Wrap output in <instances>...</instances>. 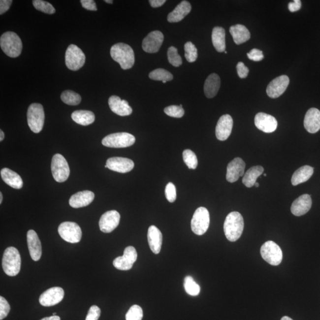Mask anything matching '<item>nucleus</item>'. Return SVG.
<instances>
[{
  "mask_svg": "<svg viewBox=\"0 0 320 320\" xmlns=\"http://www.w3.org/2000/svg\"><path fill=\"white\" fill-rule=\"evenodd\" d=\"M246 163L240 158H235L228 165L226 170V179L230 183L237 182L240 177L243 176L245 170Z\"/></svg>",
  "mask_w": 320,
  "mask_h": 320,
  "instance_id": "nucleus-19",
  "label": "nucleus"
},
{
  "mask_svg": "<svg viewBox=\"0 0 320 320\" xmlns=\"http://www.w3.org/2000/svg\"><path fill=\"white\" fill-rule=\"evenodd\" d=\"M10 311L8 302L2 296H0V320H2L8 316Z\"/></svg>",
  "mask_w": 320,
  "mask_h": 320,
  "instance_id": "nucleus-46",
  "label": "nucleus"
},
{
  "mask_svg": "<svg viewBox=\"0 0 320 320\" xmlns=\"http://www.w3.org/2000/svg\"><path fill=\"white\" fill-rule=\"evenodd\" d=\"M58 233L66 242L79 243L82 237V231L77 224L73 222L61 223L58 227Z\"/></svg>",
  "mask_w": 320,
  "mask_h": 320,
  "instance_id": "nucleus-11",
  "label": "nucleus"
},
{
  "mask_svg": "<svg viewBox=\"0 0 320 320\" xmlns=\"http://www.w3.org/2000/svg\"><path fill=\"white\" fill-rule=\"evenodd\" d=\"M263 175H264V176H265V177L267 176V174H264Z\"/></svg>",
  "mask_w": 320,
  "mask_h": 320,
  "instance_id": "nucleus-60",
  "label": "nucleus"
},
{
  "mask_svg": "<svg viewBox=\"0 0 320 320\" xmlns=\"http://www.w3.org/2000/svg\"><path fill=\"white\" fill-rule=\"evenodd\" d=\"M163 40L164 35L161 32L159 31L151 32L142 41V49L147 53H156L161 48Z\"/></svg>",
  "mask_w": 320,
  "mask_h": 320,
  "instance_id": "nucleus-12",
  "label": "nucleus"
},
{
  "mask_svg": "<svg viewBox=\"0 0 320 320\" xmlns=\"http://www.w3.org/2000/svg\"><path fill=\"white\" fill-rule=\"evenodd\" d=\"M2 264L5 274L10 276L18 275L21 268V257L18 250L14 247L5 249Z\"/></svg>",
  "mask_w": 320,
  "mask_h": 320,
  "instance_id": "nucleus-4",
  "label": "nucleus"
},
{
  "mask_svg": "<svg viewBox=\"0 0 320 320\" xmlns=\"http://www.w3.org/2000/svg\"><path fill=\"white\" fill-rule=\"evenodd\" d=\"M4 138V133L2 130H0V141L3 140Z\"/></svg>",
  "mask_w": 320,
  "mask_h": 320,
  "instance_id": "nucleus-55",
  "label": "nucleus"
},
{
  "mask_svg": "<svg viewBox=\"0 0 320 320\" xmlns=\"http://www.w3.org/2000/svg\"><path fill=\"white\" fill-rule=\"evenodd\" d=\"M301 7V1L300 0H294L293 2H290L288 4V9L290 12H295L300 10Z\"/></svg>",
  "mask_w": 320,
  "mask_h": 320,
  "instance_id": "nucleus-52",
  "label": "nucleus"
},
{
  "mask_svg": "<svg viewBox=\"0 0 320 320\" xmlns=\"http://www.w3.org/2000/svg\"><path fill=\"white\" fill-rule=\"evenodd\" d=\"M95 199V194L89 191L77 192L69 199V203L71 207L80 208L90 204Z\"/></svg>",
  "mask_w": 320,
  "mask_h": 320,
  "instance_id": "nucleus-23",
  "label": "nucleus"
},
{
  "mask_svg": "<svg viewBox=\"0 0 320 320\" xmlns=\"http://www.w3.org/2000/svg\"><path fill=\"white\" fill-rule=\"evenodd\" d=\"M314 173V168L309 165H304L299 168L293 173L291 183L293 186H296L308 181Z\"/></svg>",
  "mask_w": 320,
  "mask_h": 320,
  "instance_id": "nucleus-31",
  "label": "nucleus"
},
{
  "mask_svg": "<svg viewBox=\"0 0 320 320\" xmlns=\"http://www.w3.org/2000/svg\"><path fill=\"white\" fill-rule=\"evenodd\" d=\"M167 57L168 62L174 66L178 67V66L182 65V58L178 54L177 48L174 47V46H171V47L168 48L167 51Z\"/></svg>",
  "mask_w": 320,
  "mask_h": 320,
  "instance_id": "nucleus-39",
  "label": "nucleus"
},
{
  "mask_svg": "<svg viewBox=\"0 0 320 320\" xmlns=\"http://www.w3.org/2000/svg\"><path fill=\"white\" fill-rule=\"evenodd\" d=\"M312 206V199L309 194H305L299 196L291 206V212L296 217H300L307 214Z\"/></svg>",
  "mask_w": 320,
  "mask_h": 320,
  "instance_id": "nucleus-24",
  "label": "nucleus"
},
{
  "mask_svg": "<svg viewBox=\"0 0 320 320\" xmlns=\"http://www.w3.org/2000/svg\"><path fill=\"white\" fill-rule=\"evenodd\" d=\"M164 112L165 114L170 116V117L176 118H182L185 114V110L182 107L175 105L165 107Z\"/></svg>",
  "mask_w": 320,
  "mask_h": 320,
  "instance_id": "nucleus-43",
  "label": "nucleus"
},
{
  "mask_svg": "<svg viewBox=\"0 0 320 320\" xmlns=\"http://www.w3.org/2000/svg\"><path fill=\"white\" fill-rule=\"evenodd\" d=\"M101 314V310L96 305H93L90 307L86 320H98Z\"/></svg>",
  "mask_w": 320,
  "mask_h": 320,
  "instance_id": "nucleus-47",
  "label": "nucleus"
},
{
  "mask_svg": "<svg viewBox=\"0 0 320 320\" xmlns=\"http://www.w3.org/2000/svg\"><path fill=\"white\" fill-rule=\"evenodd\" d=\"M185 291L191 296H195L199 294L200 288L191 276H186L184 280Z\"/></svg>",
  "mask_w": 320,
  "mask_h": 320,
  "instance_id": "nucleus-36",
  "label": "nucleus"
},
{
  "mask_svg": "<svg viewBox=\"0 0 320 320\" xmlns=\"http://www.w3.org/2000/svg\"><path fill=\"white\" fill-rule=\"evenodd\" d=\"M185 56L189 63H193L197 58V49L193 43L188 42L185 45Z\"/></svg>",
  "mask_w": 320,
  "mask_h": 320,
  "instance_id": "nucleus-40",
  "label": "nucleus"
},
{
  "mask_svg": "<svg viewBox=\"0 0 320 320\" xmlns=\"http://www.w3.org/2000/svg\"><path fill=\"white\" fill-rule=\"evenodd\" d=\"M263 171L264 168L260 165L249 168L243 177V184L249 188L253 187L255 186L258 177L263 174Z\"/></svg>",
  "mask_w": 320,
  "mask_h": 320,
  "instance_id": "nucleus-33",
  "label": "nucleus"
},
{
  "mask_svg": "<svg viewBox=\"0 0 320 320\" xmlns=\"http://www.w3.org/2000/svg\"><path fill=\"white\" fill-rule=\"evenodd\" d=\"M109 105L113 113L119 116H126L132 114V109L128 101L122 100L117 96H112L109 98Z\"/></svg>",
  "mask_w": 320,
  "mask_h": 320,
  "instance_id": "nucleus-21",
  "label": "nucleus"
},
{
  "mask_svg": "<svg viewBox=\"0 0 320 320\" xmlns=\"http://www.w3.org/2000/svg\"><path fill=\"white\" fill-rule=\"evenodd\" d=\"M221 86V80L219 75L217 74L209 75L205 82L204 93L206 97L213 98L217 95Z\"/></svg>",
  "mask_w": 320,
  "mask_h": 320,
  "instance_id": "nucleus-27",
  "label": "nucleus"
},
{
  "mask_svg": "<svg viewBox=\"0 0 320 320\" xmlns=\"http://www.w3.org/2000/svg\"><path fill=\"white\" fill-rule=\"evenodd\" d=\"M71 118L77 124L83 126H87L95 121L94 113L89 110H76L72 113Z\"/></svg>",
  "mask_w": 320,
  "mask_h": 320,
  "instance_id": "nucleus-32",
  "label": "nucleus"
},
{
  "mask_svg": "<svg viewBox=\"0 0 320 320\" xmlns=\"http://www.w3.org/2000/svg\"><path fill=\"white\" fill-rule=\"evenodd\" d=\"M28 124L32 131L39 133L43 129L45 122L44 109L42 104L32 103L27 113Z\"/></svg>",
  "mask_w": 320,
  "mask_h": 320,
  "instance_id": "nucleus-5",
  "label": "nucleus"
},
{
  "mask_svg": "<svg viewBox=\"0 0 320 320\" xmlns=\"http://www.w3.org/2000/svg\"><path fill=\"white\" fill-rule=\"evenodd\" d=\"M2 202V194L1 192H0V203H1Z\"/></svg>",
  "mask_w": 320,
  "mask_h": 320,
  "instance_id": "nucleus-57",
  "label": "nucleus"
},
{
  "mask_svg": "<svg viewBox=\"0 0 320 320\" xmlns=\"http://www.w3.org/2000/svg\"><path fill=\"white\" fill-rule=\"evenodd\" d=\"M143 311L138 305H133L126 314V320H142Z\"/></svg>",
  "mask_w": 320,
  "mask_h": 320,
  "instance_id": "nucleus-41",
  "label": "nucleus"
},
{
  "mask_svg": "<svg viewBox=\"0 0 320 320\" xmlns=\"http://www.w3.org/2000/svg\"><path fill=\"white\" fill-rule=\"evenodd\" d=\"M110 55L112 59L120 64L123 69L131 68L135 63V54L129 45L118 43L112 46Z\"/></svg>",
  "mask_w": 320,
  "mask_h": 320,
  "instance_id": "nucleus-1",
  "label": "nucleus"
},
{
  "mask_svg": "<svg viewBox=\"0 0 320 320\" xmlns=\"http://www.w3.org/2000/svg\"><path fill=\"white\" fill-rule=\"evenodd\" d=\"M247 57L250 60L257 61V62L263 60L264 58L263 52L257 49H253L249 53L247 54Z\"/></svg>",
  "mask_w": 320,
  "mask_h": 320,
  "instance_id": "nucleus-48",
  "label": "nucleus"
},
{
  "mask_svg": "<svg viewBox=\"0 0 320 320\" xmlns=\"http://www.w3.org/2000/svg\"><path fill=\"white\" fill-rule=\"evenodd\" d=\"M123 256L130 263L133 264L137 259L138 255L134 247L128 246L125 249Z\"/></svg>",
  "mask_w": 320,
  "mask_h": 320,
  "instance_id": "nucleus-45",
  "label": "nucleus"
},
{
  "mask_svg": "<svg viewBox=\"0 0 320 320\" xmlns=\"http://www.w3.org/2000/svg\"><path fill=\"white\" fill-rule=\"evenodd\" d=\"M165 194L167 199L171 203L175 201L176 199V189L172 183H168L165 187Z\"/></svg>",
  "mask_w": 320,
  "mask_h": 320,
  "instance_id": "nucleus-44",
  "label": "nucleus"
},
{
  "mask_svg": "<svg viewBox=\"0 0 320 320\" xmlns=\"http://www.w3.org/2000/svg\"><path fill=\"white\" fill-rule=\"evenodd\" d=\"M244 220L239 212H232L226 217L224 224L225 237L229 241H236L242 235L244 229Z\"/></svg>",
  "mask_w": 320,
  "mask_h": 320,
  "instance_id": "nucleus-2",
  "label": "nucleus"
},
{
  "mask_svg": "<svg viewBox=\"0 0 320 320\" xmlns=\"http://www.w3.org/2000/svg\"><path fill=\"white\" fill-rule=\"evenodd\" d=\"M0 46L7 56L17 58L22 53V42L19 36L13 32H7L0 37Z\"/></svg>",
  "mask_w": 320,
  "mask_h": 320,
  "instance_id": "nucleus-3",
  "label": "nucleus"
},
{
  "mask_svg": "<svg viewBox=\"0 0 320 320\" xmlns=\"http://www.w3.org/2000/svg\"><path fill=\"white\" fill-rule=\"evenodd\" d=\"M260 253L263 259L272 266L279 265L283 258L280 247L272 241H267L261 246Z\"/></svg>",
  "mask_w": 320,
  "mask_h": 320,
  "instance_id": "nucleus-9",
  "label": "nucleus"
},
{
  "mask_svg": "<svg viewBox=\"0 0 320 320\" xmlns=\"http://www.w3.org/2000/svg\"><path fill=\"white\" fill-rule=\"evenodd\" d=\"M135 136L127 132L112 133L105 136L101 143L110 148H126L135 143Z\"/></svg>",
  "mask_w": 320,
  "mask_h": 320,
  "instance_id": "nucleus-8",
  "label": "nucleus"
},
{
  "mask_svg": "<svg viewBox=\"0 0 320 320\" xmlns=\"http://www.w3.org/2000/svg\"><path fill=\"white\" fill-rule=\"evenodd\" d=\"M255 186H256V188H258V186H259V183H257V182H256V183H255Z\"/></svg>",
  "mask_w": 320,
  "mask_h": 320,
  "instance_id": "nucleus-59",
  "label": "nucleus"
},
{
  "mask_svg": "<svg viewBox=\"0 0 320 320\" xmlns=\"http://www.w3.org/2000/svg\"><path fill=\"white\" fill-rule=\"evenodd\" d=\"M150 79L156 81H162V83H166L173 79V75L167 70L162 68H158L151 71L149 74Z\"/></svg>",
  "mask_w": 320,
  "mask_h": 320,
  "instance_id": "nucleus-35",
  "label": "nucleus"
},
{
  "mask_svg": "<svg viewBox=\"0 0 320 320\" xmlns=\"http://www.w3.org/2000/svg\"><path fill=\"white\" fill-rule=\"evenodd\" d=\"M210 223V215L207 209L199 207L194 212L191 221V228L194 234H204L207 231Z\"/></svg>",
  "mask_w": 320,
  "mask_h": 320,
  "instance_id": "nucleus-7",
  "label": "nucleus"
},
{
  "mask_svg": "<svg viewBox=\"0 0 320 320\" xmlns=\"http://www.w3.org/2000/svg\"><path fill=\"white\" fill-rule=\"evenodd\" d=\"M281 320H293L292 319H290V317L285 316L282 317Z\"/></svg>",
  "mask_w": 320,
  "mask_h": 320,
  "instance_id": "nucleus-56",
  "label": "nucleus"
},
{
  "mask_svg": "<svg viewBox=\"0 0 320 320\" xmlns=\"http://www.w3.org/2000/svg\"><path fill=\"white\" fill-rule=\"evenodd\" d=\"M148 241L151 251L158 255L161 251L162 243V235L160 229L156 226L151 225L148 228Z\"/></svg>",
  "mask_w": 320,
  "mask_h": 320,
  "instance_id": "nucleus-25",
  "label": "nucleus"
},
{
  "mask_svg": "<svg viewBox=\"0 0 320 320\" xmlns=\"http://www.w3.org/2000/svg\"><path fill=\"white\" fill-rule=\"evenodd\" d=\"M64 297V290L62 288H49L40 296V304L44 307H52L59 304Z\"/></svg>",
  "mask_w": 320,
  "mask_h": 320,
  "instance_id": "nucleus-13",
  "label": "nucleus"
},
{
  "mask_svg": "<svg viewBox=\"0 0 320 320\" xmlns=\"http://www.w3.org/2000/svg\"><path fill=\"white\" fill-rule=\"evenodd\" d=\"M106 165L110 170L121 173H126L134 167L132 160L124 157H112L107 160Z\"/></svg>",
  "mask_w": 320,
  "mask_h": 320,
  "instance_id": "nucleus-17",
  "label": "nucleus"
},
{
  "mask_svg": "<svg viewBox=\"0 0 320 320\" xmlns=\"http://www.w3.org/2000/svg\"><path fill=\"white\" fill-rule=\"evenodd\" d=\"M304 127L308 132L315 133L320 129V111L316 108L308 110L304 118Z\"/></svg>",
  "mask_w": 320,
  "mask_h": 320,
  "instance_id": "nucleus-22",
  "label": "nucleus"
},
{
  "mask_svg": "<svg viewBox=\"0 0 320 320\" xmlns=\"http://www.w3.org/2000/svg\"><path fill=\"white\" fill-rule=\"evenodd\" d=\"M65 64L72 71H77L83 67L86 61L83 52L77 45H70L65 52Z\"/></svg>",
  "mask_w": 320,
  "mask_h": 320,
  "instance_id": "nucleus-10",
  "label": "nucleus"
},
{
  "mask_svg": "<svg viewBox=\"0 0 320 320\" xmlns=\"http://www.w3.org/2000/svg\"><path fill=\"white\" fill-rule=\"evenodd\" d=\"M233 120L230 115H225L221 116L216 127L215 133L218 140L225 141L231 135Z\"/></svg>",
  "mask_w": 320,
  "mask_h": 320,
  "instance_id": "nucleus-18",
  "label": "nucleus"
},
{
  "mask_svg": "<svg viewBox=\"0 0 320 320\" xmlns=\"http://www.w3.org/2000/svg\"><path fill=\"white\" fill-rule=\"evenodd\" d=\"M183 161L190 169H196L198 164L196 154L191 150H186L183 153Z\"/></svg>",
  "mask_w": 320,
  "mask_h": 320,
  "instance_id": "nucleus-37",
  "label": "nucleus"
},
{
  "mask_svg": "<svg viewBox=\"0 0 320 320\" xmlns=\"http://www.w3.org/2000/svg\"><path fill=\"white\" fill-rule=\"evenodd\" d=\"M229 32L233 38L235 44L240 45L248 41L250 39V33L246 26L241 25L232 26L229 29Z\"/></svg>",
  "mask_w": 320,
  "mask_h": 320,
  "instance_id": "nucleus-29",
  "label": "nucleus"
},
{
  "mask_svg": "<svg viewBox=\"0 0 320 320\" xmlns=\"http://www.w3.org/2000/svg\"><path fill=\"white\" fill-rule=\"evenodd\" d=\"M212 41L215 49L218 52L225 51V31L223 28L215 27L212 31Z\"/></svg>",
  "mask_w": 320,
  "mask_h": 320,
  "instance_id": "nucleus-30",
  "label": "nucleus"
},
{
  "mask_svg": "<svg viewBox=\"0 0 320 320\" xmlns=\"http://www.w3.org/2000/svg\"><path fill=\"white\" fill-rule=\"evenodd\" d=\"M289 78L287 75H282L273 80L267 87L266 92L269 97L276 98L284 94L289 86Z\"/></svg>",
  "mask_w": 320,
  "mask_h": 320,
  "instance_id": "nucleus-14",
  "label": "nucleus"
},
{
  "mask_svg": "<svg viewBox=\"0 0 320 320\" xmlns=\"http://www.w3.org/2000/svg\"><path fill=\"white\" fill-rule=\"evenodd\" d=\"M255 124L258 129L265 133L273 132L278 127V122L275 117L262 112L256 115Z\"/></svg>",
  "mask_w": 320,
  "mask_h": 320,
  "instance_id": "nucleus-16",
  "label": "nucleus"
},
{
  "mask_svg": "<svg viewBox=\"0 0 320 320\" xmlns=\"http://www.w3.org/2000/svg\"><path fill=\"white\" fill-rule=\"evenodd\" d=\"M113 266L120 270H129L132 268L133 264L130 263L123 256L116 258L113 262Z\"/></svg>",
  "mask_w": 320,
  "mask_h": 320,
  "instance_id": "nucleus-42",
  "label": "nucleus"
},
{
  "mask_svg": "<svg viewBox=\"0 0 320 320\" xmlns=\"http://www.w3.org/2000/svg\"><path fill=\"white\" fill-rule=\"evenodd\" d=\"M51 171L55 181L58 183L65 182L70 173L67 161L60 154L52 157Z\"/></svg>",
  "mask_w": 320,
  "mask_h": 320,
  "instance_id": "nucleus-6",
  "label": "nucleus"
},
{
  "mask_svg": "<svg viewBox=\"0 0 320 320\" xmlns=\"http://www.w3.org/2000/svg\"><path fill=\"white\" fill-rule=\"evenodd\" d=\"M13 1L11 0H1L0 1V14L5 13L9 9Z\"/></svg>",
  "mask_w": 320,
  "mask_h": 320,
  "instance_id": "nucleus-51",
  "label": "nucleus"
},
{
  "mask_svg": "<svg viewBox=\"0 0 320 320\" xmlns=\"http://www.w3.org/2000/svg\"><path fill=\"white\" fill-rule=\"evenodd\" d=\"M61 98L64 103L70 106L78 105L81 101V96L71 90L64 92L61 95Z\"/></svg>",
  "mask_w": 320,
  "mask_h": 320,
  "instance_id": "nucleus-34",
  "label": "nucleus"
},
{
  "mask_svg": "<svg viewBox=\"0 0 320 320\" xmlns=\"http://www.w3.org/2000/svg\"><path fill=\"white\" fill-rule=\"evenodd\" d=\"M33 5L36 10L42 11L49 14H52L55 13V9L53 5L49 2L42 0H33Z\"/></svg>",
  "mask_w": 320,
  "mask_h": 320,
  "instance_id": "nucleus-38",
  "label": "nucleus"
},
{
  "mask_svg": "<svg viewBox=\"0 0 320 320\" xmlns=\"http://www.w3.org/2000/svg\"><path fill=\"white\" fill-rule=\"evenodd\" d=\"M191 9L190 2L183 1L177 5L172 12L168 14L167 20L170 23L179 22L191 12Z\"/></svg>",
  "mask_w": 320,
  "mask_h": 320,
  "instance_id": "nucleus-26",
  "label": "nucleus"
},
{
  "mask_svg": "<svg viewBox=\"0 0 320 320\" xmlns=\"http://www.w3.org/2000/svg\"><path fill=\"white\" fill-rule=\"evenodd\" d=\"M224 52H225V54H227V52H226V51Z\"/></svg>",
  "mask_w": 320,
  "mask_h": 320,
  "instance_id": "nucleus-62",
  "label": "nucleus"
},
{
  "mask_svg": "<svg viewBox=\"0 0 320 320\" xmlns=\"http://www.w3.org/2000/svg\"><path fill=\"white\" fill-rule=\"evenodd\" d=\"M1 176L2 180L10 187L16 189H20L23 187L22 177L9 168H2L1 170Z\"/></svg>",
  "mask_w": 320,
  "mask_h": 320,
  "instance_id": "nucleus-28",
  "label": "nucleus"
},
{
  "mask_svg": "<svg viewBox=\"0 0 320 320\" xmlns=\"http://www.w3.org/2000/svg\"><path fill=\"white\" fill-rule=\"evenodd\" d=\"M165 2H166L165 0H150V3L151 7L157 8L162 6Z\"/></svg>",
  "mask_w": 320,
  "mask_h": 320,
  "instance_id": "nucleus-53",
  "label": "nucleus"
},
{
  "mask_svg": "<svg viewBox=\"0 0 320 320\" xmlns=\"http://www.w3.org/2000/svg\"><path fill=\"white\" fill-rule=\"evenodd\" d=\"M53 316H57V315H56V313H54V314H53Z\"/></svg>",
  "mask_w": 320,
  "mask_h": 320,
  "instance_id": "nucleus-61",
  "label": "nucleus"
},
{
  "mask_svg": "<svg viewBox=\"0 0 320 320\" xmlns=\"http://www.w3.org/2000/svg\"><path fill=\"white\" fill-rule=\"evenodd\" d=\"M40 320H61L60 317L57 316H52L49 317H45Z\"/></svg>",
  "mask_w": 320,
  "mask_h": 320,
  "instance_id": "nucleus-54",
  "label": "nucleus"
},
{
  "mask_svg": "<svg viewBox=\"0 0 320 320\" xmlns=\"http://www.w3.org/2000/svg\"><path fill=\"white\" fill-rule=\"evenodd\" d=\"M237 71L238 76L241 78H245L248 75L249 69L242 62H239L237 65Z\"/></svg>",
  "mask_w": 320,
  "mask_h": 320,
  "instance_id": "nucleus-49",
  "label": "nucleus"
},
{
  "mask_svg": "<svg viewBox=\"0 0 320 320\" xmlns=\"http://www.w3.org/2000/svg\"><path fill=\"white\" fill-rule=\"evenodd\" d=\"M104 1L107 2V3H109V4H112L113 3V1H112V0H105V1Z\"/></svg>",
  "mask_w": 320,
  "mask_h": 320,
  "instance_id": "nucleus-58",
  "label": "nucleus"
},
{
  "mask_svg": "<svg viewBox=\"0 0 320 320\" xmlns=\"http://www.w3.org/2000/svg\"><path fill=\"white\" fill-rule=\"evenodd\" d=\"M83 8L91 11H97V8L96 4L93 0H81L80 1Z\"/></svg>",
  "mask_w": 320,
  "mask_h": 320,
  "instance_id": "nucleus-50",
  "label": "nucleus"
},
{
  "mask_svg": "<svg viewBox=\"0 0 320 320\" xmlns=\"http://www.w3.org/2000/svg\"><path fill=\"white\" fill-rule=\"evenodd\" d=\"M121 215L119 212L113 210L105 212L101 217L99 227L104 233H110L117 228L120 222Z\"/></svg>",
  "mask_w": 320,
  "mask_h": 320,
  "instance_id": "nucleus-15",
  "label": "nucleus"
},
{
  "mask_svg": "<svg viewBox=\"0 0 320 320\" xmlns=\"http://www.w3.org/2000/svg\"><path fill=\"white\" fill-rule=\"evenodd\" d=\"M27 242L32 259L36 261L39 260L42 256L41 243L36 232L32 229L28 232Z\"/></svg>",
  "mask_w": 320,
  "mask_h": 320,
  "instance_id": "nucleus-20",
  "label": "nucleus"
}]
</instances>
